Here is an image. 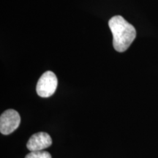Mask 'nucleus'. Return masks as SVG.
Here are the masks:
<instances>
[{"label":"nucleus","mask_w":158,"mask_h":158,"mask_svg":"<svg viewBox=\"0 0 158 158\" xmlns=\"http://www.w3.org/2000/svg\"><path fill=\"white\" fill-rule=\"evenodd\" d=\"M113 35L114 48L118 52L127 50L136 37V31L133 25L121 15L112 17L108 21Z\"/></svg>","instance_id":"f257e3e1"},{"label":"nucleus","mask_w":158,"mask_h":158,"mask_svg":"<svg viewBox=\"0 0 158 158\" xmlns=\"http://www.w3.org/2000/svg\"><path fill=\"white\" fill-rule=\"evenodd\" d=\"M58 84L56 76L51 71H47L41 76L37 84V93L41 98H49L56 92Z\"/></svg>","instance_id":"f03ea898"},{"label":"nucleus","mask_w":158,"mask_h":158,"mask_svg":"<svg viewBox=\"0 0 158 158\" xmlns=\"http://www.w3.org/2000/svg\"><path fill=\"white\" fill-rule=\"evenodd\" d=\"M21 116L16 110H5L0 116V132L3 135H10L19 127Z\"/></svg>","instance_id":"7ed1b4c3"},{"label":"nucleus","mask_w":158,"mask_h":158,"mask_svg":"<svg viewBox=\"0 0 158 158\" xmlns=\"http://www.w3.org/2000/svg\"><path fill=\"white\" fill-rule=\"evenodd\" d=\"M52 144L50 135L44 132H40L32 135L27 142V147L29 151H43Z\"/></svg>","instance_id":"20e7f679"},{"label":"nucleus","mask_w":158,"mask_h":158,"mask_svg":"<svg viewBox=\"0 0 158 158\" xmlns=\"http://www.w3.org/2000/svg\"><path fill=\"white\" fill-rule=\"evenodd\" d=\"M25 158H51V154L46 151L31 152L26 156Z\"/></svg>","instance_id":"39448f33"}]
</instances>
